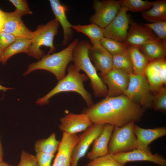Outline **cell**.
I'll list each match as a JSON object with an SVG mask.
<instances>
[{
	"instance_id": "cell-28",
	"label": "cell",
	"mask_w": 166,
	"mask_h": 166,
	"mask_svg": "<svg viewBox=\"0 0 166 166\" xmlns=\"http://www.w3.org/2000/svg\"><path fill=\"white\" fill-rule=\"evenodd\" d=\"M112 65L113 69L122 70L129 74L133 73V66L127 51L113 55Z\"/></svg>"
},
{
	"instance_id": "cell-12",
	"label": "cell",
	"mask_w": 166,
	"mask_h": 166,
	"mask_svg": "<svg viewBox=\"0 0 166 166\" xmlns=\"http://www.w3.org/2000/svg\"><path fill=\"white\" fill-rule=\"evenodd\" d=\"M112 155L117 161L123 165L129 162L147 161L153 162L160 166H166V160L162 156L157 154H153L151 152L139 148Z\"/></svg>"
},
{
	"instance_id": "cell-13",
	"label": "cell",
	"mask_w": 166,
	"mask_h": 166,
	"mask_svg": "<svg viewBox=\"0 0 166 166\" xmlns=\"http://www.w3.org/2000/svg\"><path fill=\"white\" fill-rule=\"evenodd\" d=\"M60 121V130L70 134L85 131L93 124L89 116L84 113H70L62 117Z\"/></svg>"
},
{
	"instance_id": "cell-39",
	"label": "cell",
	"mask_w": 166,
	"mask_h": 166,
	"mask_svg": "<svg viewBox=\"0 0 166 166\" xmlns=\"http://www.w3.org/2000/svg\"><path fill=\"white\" fill-rule=\"evenodd\" d=\"M5 22L4 11L0 8V31H2Z\"/></svg>"
},
{
	"instance_id": "cell-41",
	"label": "cell",
	"mask_w": 166,
	"mask_h": 166,
	"mask_svg": "<svg viewBox=\"0 0 166 166\" xmlns=\"http://www.w3.org/2000/svg\"><path fill=\"white\" fill-rule=\"evenodd\" d=\"M13 89L12 88H7L3 86L0 84V91H2L4 92H5L8 90L12 89Z\"/></svg>"
},
{
	"instance_id": "cell-36",
	"label": "cell",
	"mask_w": 166,
	"mask_h": 166,
	"mask_svg": "<svg viewBox=\"0 0 166 166\" xmlns=\"http://www.w3.org/2000/svg\"><path fill=\"white\" fill-rule=\"evenodd\" d=\"M14 35L3 31H0V53H1L16 39Z\"/></svg>"
},
{
	"instance_id": "cell-21",
	"label": "cell",
	"mask_w": 166,
	"mask_h": 166,
	"mask_svg": "<svg viewBox=\"0 0 166 166\" xmlns=\"http://www.w3.org/2000/svg\"><path fill=\"white\" fill-rule=\"evenodd\" d=\"M138 48L149 61L164 58L166 56V44L158 38Z\"/></svg>"
},
{
	"instance_id": "cell-29",
	"label": "cell",
	"mask_w": 166,
	"mask_h": 166,
	"mask_svg": "<svg viewBox=\"0 0 166 166\" xmlns=\"http://www.w3.org/2000/svg\"><path fill=\"white\" fill-rule=\"evenodd\" d=\"M101 46L112 56L127 51L128 45L110 38L104 37L101 40Z\"/></svg>"
},
{
	"instance_id": "cell-18",
	"label": "cell",
	"mask_w": 166,
	"mask_h": 166,
	"mask_svg": "<svg viewBox=\"0 0 166 166\" xmlns=\"http://www.w3.org/2000/svg\"><path fill=\"white\" fill-rule=\"evenodd\" d=\"M114 126L105 124L101 133L94 140L91 151L87 157L90 160L108 154V145Z\"/></svg>"
},
{
	"instance_id": "cell-1",
	"label": "cell",
	"mask_w": 166,
	"mask_h": 166,
	"mask_svg": "<svg viewBox=\"0 0 166 166\" xmlns=\"http://www.w3.org/2000/svg\"><path fill=\"white\" fill-rule=\"evenodd\" d=\"M144 109L125 95L105 98L85 108L93 124H109L120 127L132 121L140 120Z\"/></svg>"
},
{
	"instance_id": "cell-11",
	"label": "cell",
	"mask_w": 166,
	"mask_h": 166,
	"mask_svg": "<svg viewBox=\"0 0 166 166\" xmlns=\"http://www.w3.org/2000/svg\"><path fill=\"white\" fill-rule=\"evenodd\" d=\"M99 76L108 87L106 97L123 94L128 86L129 74L122 70L112 68L105 74Z\"/></svg>"
},
{
	"instance_id": "cell-8",
	"label": "cell",
	"mask_w": 166,
	"mask_h": 166,
	"mask_svg": "<svg viewBox=\"0 0 166 166\" xmlns=\"http://www.w3.org/2000/svg\"><path fill=\"white\" fill-rule=\"evenodd\" d=\"M121 7L119 1L95 0L93 3L95 13L90 21L104 29L114 18Z\"/></svg>"
},
{
	"instance_id": "cell-40",
	"label": "cell",
	"mask_w": 166,
	"mask_h": 166,
	"mask_svg": "<svg viewBox=\"0 0 166 166\" xmlns=\"http://www.w3.org/2000/svg\"><path fill=\"white\" fill-rule=\"evenodd\" d=\"M3 151L0 139V162L3 160Z\"/></svg>"
},
{
	"instance_id": "cell-26",
	"label": "cell",
	"mask_w": 166,
	"mask_h": 166,
	"mask_svg": "<svg viewBox=\"0 0 166 166\" xmlns=\"http://www.w3.org/2000/svg\"><path fill=\"white\" fill-rule=\"evenodd\" d=\"M161 66L158 63L152 62L148 63L146 68L144 75L147 78L151 91L157 92L163 87L159 75Z\"/></svg>"
},
{
	"instance_id": "cell-42",
	"label": "cell",
	"mask_w": 166,
	"mask_h": 166,
	"mask_svg": "<svg viewBox=\"0 0 166 166\" xmlns=\"http://www.w3.org/2000/svg\"><path fill=\"white\" fill-rule=\"evenodd\" d=\"M0 166H13L10 165L3 160L0 162Z\"/></svg>"
},
{
	"instance_id": "cell-22",
	"label": "cell",
	"mask_w": 166,
	"mask_h": 166,
	"mask_svg": "<svg viewBox=\"0 0 166 166\" xmlns=\"http://www.w3.org/2000/svg\"><path fill=\"white\" fill-rule=\"evenodd\" d=\"M31 42V39L16 38L15 40L1 53L0 62L4 65L8 59L13 56L20 53H26Z\"/></svg>"
},
{
	"instance_id": "cell-15",
	"label": "cell",
	"mask_w": 166,
	"mask_h": 166,
	"mask_svg": "<svg viewBox=\"0 0 166 166\" xmlns=\"http://www.w3.org/2000/svg\"><path fill=\"white\" fill-rule=\"evenodd\" d=\"M5 22L2 31L11 34L16 38L31 39L33 31L30 30L22 20V17L14 11H4Z\"/></svg>"
},
{
	"instance_id": "cell-37",
	"label": "cell",
	"mask_w": 166,
	"mask_h": 166,
	"mask_svg": "<svg viewBox=\"0 0 166 166\" xmlns=\"http://www.w3.org/2000/svg\"><path fill=\"white\" fill-rule=\"evenodd\" d=\"M35 156L39 166H51L54 155L38 152L36 153Z\"/></svg>"
},
{
	"instance_id": "cell-32",
	"label": "cell",
	"mask_w": 166,
	"mask_h": 166,
	"mask_svg": "<svg viewBox=\"0 0 166 166\" xmlns=\"http://www.w3.org/2000/svg\"><path fill=\"white\" fill-rule=\"evenodd\" d=\"M142 24L151 30L159 39L166 44V21Z\"/></svg>"
},
{
	"instance_id": "cell-38",
	"label": "cell",
	"mask_w": 166,
	"mask_h": 166,
	"mask_svg": "<svg viewBox=\"0 0 166 166\" xmlns=\"http://www.w3.org/2000/svg\"><path fill=\"white\" fill-rule=\"evenodd\" d=\"M159 75L163 85L166 83V62L165 60L163 62L159 72Z\"/></svg>"
},
{
	"instance_id": "cell-2",
	"label": "cell",
	"mask_w": 166,
	"mask_h": 166,
	"mask_svg": "<svg viewBox=\"0 0 166 166\" xmlns=\"http://www.w3.org/2000/svg\"><path fill=\"white\" fill-rule=\"evenodd\" d=\"M80 70L74 64L68 67L67 74L59 81L56 85L42 97L38 99L36 103L42 105L47 104L49 99L59 93L73 91L79 93L86 103L88 107L92 106L93 101L90 94L85 89L84 83L89 80L87 76L80 73Z\"/></svg>"
},
{
	"instance_id": "cell-23",
	"label": "cell",
	"mask_w": 166,
	"mask_h": 166,
	"mask_svg": "<svg viewBox=\"0 0 166 166\" xmlns=\"http://www.w3.org/2000/svg\"><path fill=\"white\" fill-rule=\"evenodd\" d=\"M127 52L133 66V73L144 75L145 69L150 61L138 47L128 45Z\"/></svg>"
},
{
	"instance_id": "cell-16",
	"label": "cell",
	"mask_w": 166,
	"mask_h": 166,
	"mask_svg": "<svg viewBox=\"0 0 166 166\" xmlns=\"http://www.w3.org/2000/svg\"><path fill=\"white\" fill-rule=\"evenodd\" d=\"M124 43L128 45L139 48L147 42L157 38L153 31L142 24L131 23Z\"/></svg>"
},
{
	"instance_id": "cell-14",
	"label": "cell",
	"mask_w": 166,
	"mask_h": 166,
	"mask_svg": "<svg viewBox=\"0 0 166 166\" xmlns=\"http://www.w3.org/2000/svg\"><path fill=\"white\" fill-rule=\"evenodd\" d=\"M78 136L63 132L58 152L52 166H71L73 150L77 143Z\"/></svg>"
},
{
	"instance_id": "cell-17",
	"label": "cell",
	"mask_w": 166,
	"mask_h": 166,
	"mask_svg": "<svg viewBox=\"0 0 166 166\" xmlns=\"http://www.w3.org/2000/svg\"><path fill=\"white\" fill-rule=\"evenodd\" d=\"M133 130L136 137L137 148L148 152H151L149 145L152 142L166 134V128L164 127L145 129L134 124Z\"/></svg>"
},
{
	"instance_id": "cell-9",
	"label": "cell",
	"mask_w": 166,
	"mask_h": 166,
	"mask_svg": "<svg viewBox=\"0 0 166 166\" xmlns=\"http://www.w3.org/2000/svg\"><path fill=\"white\" fill-rule=\"evenodd\" d=\"M105 124H93L78 136L71 157V166H77L79 160L85 154L90 146L101 134Z\"/></svg>"
},
{
	"instance_id": "cell-20",
	"label": "cell",
	"mask_w": 166,
	"mask_h": 166,
	"mask_svg": "<svg viewBox=\"0 0 166 166\" xmlns=\"http://www.w3.org/2000/svg\"><path fill=\"white\" fill-rule=\"evenodd\" d=\"M89 55L95 68L101 72L99 76L105 74L113 68L112 55L101 45H91L89 50Z\"/></svg>"
},
{
	"instance_id": "cell-34",
	"label": "cell",
	"mask_w": 166,
	"mask_h": 166,
	"mask_svg": "<svg viewBox=\"0 0 166 166\" xmlns=\"http://www.w3.org/2000/svg\"><path fill=\"white\" fill-rule=\"evenodd\" d=\"M9 1L15 7V10L14 11L21 17L25 15L32 14V12L30 10L26 0H10Z\"/></svg>"
},
{
	"instance_id": "cell-24",
	"label": "cell",
	"mask_w": 166,
	"mask_h": 166,
	"mask_svg": "<svg viewBox=\"0 0 166 166\" xmlns=\"http://www.w3.org/2000/svg\"><path fill=\"white\" fill-rule=\"evenodd\" d=\"M142 16L144 19L151 23L166 21V0L154 1L152 6L143 12Z\"/></svg>"
},
{
	"instance_id": "cell-19",
	"label": "cell",
	"mask_w": 166,
	"mask_h": 166,
	"mask_svg": "<svg viewBox=\"0 0 166 166\" xmlns=\"http://www.w3.org/2000/svg\"><path fill=\"white\" fill-rule=\"evenodd\" d=\"M49 2L55 19L62 27L63 40L62 45H66L73 37L72 25L68 20L66 12L67 8L58 0H49Z\"/></svg>"
},
{
	"instance_id": "cell-25",
	"label": "cell",
	"mask_w": 166,
	"mask_h": 166,
	"mask_svg": "<svg viewBox=\"0 0 166 166\" xmlns=\"http://www.w3.org/2000/svg\"><path fill=\"white\" fill-rule=\"evenodd\" d=\"M72 28L87 36L90 39L93 46L100 45L101 40L104 37L103 29L93 23L85 25H72Z\"/></svg>"
},
{
	"instance_id": "cell-27",
	"label": "cell",
	"mask_w": 166,
	"mask_h": 166,
	"mask_svg": "<svg viewBox=\"0 0 166 166\" xmlns=\"http://www.w3.org/2000/svg\"><path fill=\"white\" fill-rule=\"evenodd\" d=\"M60 142L57 139L55 133L53 132L47 138L37 140L34 149L36 153L54 155L58 149Z\"/></svg>"
},
{
	"instance_id": "cell-7",
	"label": "cell",
	"mask_w": 166,
	"mask_h": 166,
	"mask_svg": "<svg viewBox=\"0 0 166 166\" xmlns=\"http://www.w3.org/2000/svg\"><path fill=\"white\" fill-rule=\"evenodd\" d=\"M144 75L132 73L129 74L128 86L124 95L144 108H150L153 96Z\"/></svg>"
},
{
	"instance_id": "cell-33",
	"label": "cell",
	"mask_w": 166,
	"mask_h": 166,
	"mask_svg": "<svg viewBox=\"0 0 166 166\" xmlns=\"http://www.w3.org/2000/svg\"><path fill=\"white\" fill-rule=\"evenodd\" d=\"M153 96V107L156 110L165 112L166 111V89L162 87Z\"/></svg>"
},
{
	"instance_id": "cell-43",
	"label": "cell",
	"mask_w": 166,
	"mask_h": 166,
	"mask_svg": "<svg viewBox=\"0 0 166 166\" xmlns=\"http://www.w3.org/2000/svg\"><path fill=\"white\" fill-rule=\"evenodd\" d=\"M0 54H1V53H0Z\"/></svg>"
},
{
	"instance_id": "cell-31",
	"label": "cell",
	"mask_w": 166,
	"mask_h": 166,
	"mask_svg": "<svg viewBox=\"0 0 166 166\" xmlns=\"http://www.w3.org/2000/svg\"><path fill=\"white\" fill-rule=\"evenodd\" d=\"M86 166H125L117 161L111 154H108L91 160Z\"/></svg>"
},
{
	"instance_id": "cell-10",
	"label": "cell",
	"mask_w": 166,
	"mask_h": 166,
	"mask_svg": "<svg viewBox=\"0 0 166 166\" xmlns=\"http://www.w3.org/2000/svg\"><path fill=\"white\" fill-rule=\"evenodd\" d=\"M128 11L126 7L121 6L114 18L103 29L104 37L124 42L129 28Z\"/></svg>"
},
{
	"instance_id": "cell-4",
	"label": "cell",
	"mask_w": 166,
	"mask_h": 166,
	"mask_svg": "<svg viewBox=\"0 0 166 166\" xmlns=\"http://www.w3.org/2000/svg\"><path fill=\"white\" fill-rule=\"evenodd\" d=\"M91 45L86 41L78 42L73 50L72 61L73 64L79 70L84 71L90 79V86L94 95L97 97H106L107 87L98 74L89 57V50Z\"/></svg>"
},
{
	"instance_id": "cell-3",
	"label": "cell",
	"mask_w": 166,
	"mask_h": 166,
	"mask_svg": "<svg viewBox=\"0 0 166 166\" xmlns=\"http://www.w3.org/2000/svg\"><path fill=\"white\" fill-rule=\"evenodd\" d=\"M78 42V39H75L62 50L44 55L38 61L29 65L23 75L26 76L35 70L42 69L50 72L58 81L61 80L65 76V72L68 64L72 61L73 50Z\"/></svg>"
},
{
	"instance_id": "cell-5",
	"label": "cell",
	"mask_w": 166,
	"mask_h": 166,
	"mask_svg": "<svg viewBox=\"0 0 166 166\" xmlns=\"http://www.w3.org/2000/svg\"><path fill=\"white\" fill-rule=\"evenodd\" d=\"M59 25L55 18L45 24L38 26L36 30L33 32L31 42L26 54L35 58H42L44 55V52L41 48L43 46L49 48L47 54L54 51L56 48L53 45V40L58 33Z\"/></svg>"
},
{
	"instance_id": "cell-35",
	"label": "cell",
	"mask_w": 166,
	"mask_h": 166,
	"mask_svg": "<svg viewBox=\"0 0 166 166\" xmlns=\"http://www.w3.org/2000/svg\"><path fill=\"white\" fill-rule=\"evenodd\" d=\"M17 166H39L35 156L22 150L20 162Z\"/></svg>"
},
{
	"instance_id": "cell-30",
	"label": "cell",
	"mask_w": 166,
	"mask_h": 166,
	"mask_svg": "<svg viewBox=\"0 0 166 166\" xmlns=\"http://www.w3.org/2000/svg\"><path fill=\"white\" fill-rule=\"evenodd\" d=\"M121 6L126 7L132 12H144L152 6L153 2L142 0H120Z\"/></svg>"
},
{
	"instance_id": "cell-6",
	"label": "cell",
	"mask_w": 166,
	"mask_h": 166,
	"mask_svg": "<svg viewBox=\"0 0 166 166\" xmlns=\"http://www.w3.org/2000/svg\"><path fill=\"white\" fill-rule=\"evenodd\" d=\"M135 122L132 121L121 127H114L108 145V154L113 155L137 148L133 130Z\"/></svg>"
}]
</instances>
